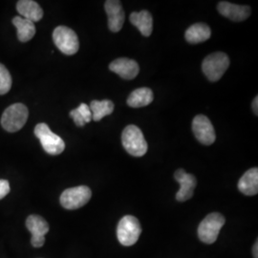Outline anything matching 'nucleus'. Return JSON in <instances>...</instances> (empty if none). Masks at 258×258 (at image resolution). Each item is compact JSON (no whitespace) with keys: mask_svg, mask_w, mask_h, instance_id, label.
<instances>
[{"mask_svg":"<svg viewBox=\"0 0 258 258\" xmlns=\"http://www.w3.org/2000/svg\"><path fill=\"white\" fill-rule=\"evenodd\" d=\"M121 143L124 149L134 157L144 156L148 152V143L142 130L134 124L127 125L121 134Z\"/></svg>","mask_w":258,"mask_h":258,"instance_id":"f257e3e1","label":"nucleus"},{"mask_svg":"<svg viewBox=\"0 0 258 258\" xmlns=\"http://www.w3.org/2000/svg\"><path fill=\"white\" fill-rule=\"evenodd\" d=\"M226 223L221 213L212 212L206 216L198 227V236L205 244H213L219 235V232Z\"/></svg>","mask_w":258,"mask_h":258,"instance_id":"f03ea898","label":"nucleus"},{"mask_svg":"<svg viewBox=\"0 0 258 258\" xmlns=\"http://www.w3.org/2000/svg\"><path fill=\"white\" fill-rule=\"evenodd\" d=\"M29 111L22 103H15L4 111L1 124L6 131L14 133L22 128L28 120Z\"/></svg>","mask_w":258,"mask_h":258,"instance_id":"7ed1b4c3","label":"nucleus"},{"mask_svg":"<svg viewBox=\"0 0 258 258\" xmlns=\"http://www.w3.org/2000/svg\"><path fill=\"white\" fill-rule=\"evenodd\" d=\"M230 66V58L227 54L216 52L204 59L202 69L204 74L211 82H218Z\"/></svg>","mask_w":258,"mask_h":258,"instance_id":"20e7f679","label":"nucleus"},{"mask_svg":"<svg viewBox=\"0 0 258 258\" xmlns=\"http://www.w3.org/2000/svg\"><path fill=\"white\" fill-rule=\"evenodd\" d=\"M35 135L40 141L43 149L50 155H59L65 149L63 140L51 131L46 123H38L35 128Z\"/></svg>","mask_w":258,"mask_h":258,"instance_id":"39448f33","label":"nucleus"},{"mask_svg":"<svg viewBox=\"0 0 258 258\" xmlns=\"http://www.w3.org/2000/svg\"><path fill=\"white\" fill-rule=\"evenodd\" d=\"M142 228L138 219L132 215L122 217L119 222L117 229V236L121 245L132 246L136 244L140 238Z\"/></svg>","mask_w":258,"mask_h":258,"instance_id":"423d86ee","label":"nucleus"},{"mask_svg":"<svg viewBox=\"0 0 258 258\" xmlns=\"http://www.w3.org/2000/svg\"><path fill=\"white\" fill-rule=\"evenodd\" d=\"M91 189L86 185H80L65 189L60 195V204L66 210H78L91 199Z\"/></svg>","mask_w":258,"mask_h":258,"instance_id":"0eeeda50","label":"nucleus"},{"mask_svg":"<svg viewBox=\"0 0 258 258\" xmlns=\"http://www.w3.org/2000/svg\"><path fill=\"white\" fill-rule=\"evenodd\" d=\"M53 39L55 46L65 55H75L80 48L77 34L70 28L58 26L53 32Z\"/></svg>","mask_w":258,"mask_h":258,"instance_id":"6e6552de","label":"nucleus"},{"mask_svg":"<svg viewBox=\"0 0 258 258\" xmlns=\"http://www.w3.org/2000/svg\"><path fill=\"white\" fill-rule=\"evenodd\" d=\"M192 131L195 138L205 146H211L216 140V134L212 121L205 115H198L194 118Z\"/></svg>","mask_w":258,"mask_h":258,"instance_id":"1a4fd4ad","label":"nucleus"},{"mask_svg":"<svg viewBox=\"0 0 258 258\" xmlns=\"http://www.w3.org/2000/svg\"><path fill=\"white\" fill-rule=\"evenodd\" d=\"M26 227L32 234L33 247L40 248L45 243V234L49 231V225L39 215H30L26 220Z\"/></svg>","mask_w":258,"mask_h":258,"instance_id":"9d476101","label":"nucleus"},{"mask_svg":"<svg viewBox=\"0 0 258 258\" xmlns=\"http://www.w3.org/2000/svg\"><path fill=\"white\" fill-rule=\"evenodd\" d=\"M175 180L180 184L181 187L176 194V199L179 202H184L189 200L194 194V188L197 184L196 178L192 174H188L184 169L180 168L175 171Z\"/></svg>","mask_w":258,"mask_h":258,"instance_id":"9b49d317","label":"nucleus"},{"mask_svg":"<svg viewBox=\"0 0 258 258\" xmlns=\"http://www.w3.org/2000/svg\"><path fill=\"white\" fill-rule=\"evenodd\" d=\"M104 9L108 18V27L111 32L117 33L120 31L124 23V11L120 1L107 0L104 4Z\"/></svg>","mask_w":258,"mask_h":258,"instance_id":"f8f14e48","label":"nucleus"},{"mask_svg":"<svg viewBox=\"0 0 258 258\" xmlns=\"http://www.w3.org/2000/svg\"><path fill=\"white\" fill-rule=\"evenodd\" d=\"M109 69L124 80H133L140 72L137 61L129 59L127 57H120L113 60L109 64Z\"/></svg>","mask_w":258,"mask_h":258,"instance_id":"ddd939ff","label":"nucleus"},{"mask_svg":"<svg viewBox=\"0 0 258 258\" xmlns=\"http://www.w3.org/2000/svg\"><path fill=\"white\" fill-rule=\"evenodd\" d=\"M218 12L227 19H231L232 21H243L248 19L250 15V8L249 6H241L232 4L227 1H222L217 6Z\"/></svg>","mask_w":258,"mask_h":258,"instance_id":"4468645a","label":"nucleus"},{"mask_svg":"<svg viewBox=\"0 0 258 258\" xmlns=\"http://www.w3.org/2000/svg\"><path fill=\"white\" fill-rule=\"evenodd\" d=\"M130 22L136 26L144 37H149L153 30V19L148 11L134 12L129 17Z\"/></svg>","mask_w":258,"mask_h":258,"instance_id":"2eb2a0df","label":"nucleus"},{"mask_svg":"<svg viewBox=\"0 0 258 258\" xmlns=\"http://www.w3.org/2000/svg\"><path fill=\"white\" fill-rule=\"evenodd\" d=\"M17 10L22 16L21 18L32 22H37L43 17V10L33 0H20L17 4Z\"/></svg>","mask_w":258,"mask_h":258,"instance_id":"dca6fc26","label":"nucleus"},{"mask_svg":"<svg viewBox=\"0 0 258 258\" xmlns=\"http://www.w3.org/2000/svg\"><path fill=\"white\" fill-rule=\"evenodd\" d=\"M238 189L247 196H253L258 194L257 167L250 168L244 173L238 182Z\"/></svg>","mask_w":258,"mask_h":258,"instance_id":"f3484780","label":"nucleus"},{"mask_svg":"<svg viewBox=\"0 0 258 258\" xmlns=\"http://www.w3.org/2000/svg\"><path fill=\"white\" fill-rule=\"evenodd\" d=\"M212 36L211 28L205 23H196L188 28L184 34L187 42L191 44H198L207 41Z\"/></svg>","mask_w":258,"mask_h":258,"instance_id":"a211bd4d","label":"nucleus"},{"mask_svg":"<svg viewBox=\"0 0 258 258\" xmlns=\"http://www.w3.org/2000/svg\"><path fill=\"white\" fill-rule=\"evenodd\" d=\"M154 100V95L151 89L148 87H142L134 90L129 95L127 104L130 107L139 108L150 104Z\"/></svg>","mask_w":258,"mask_h":258,"instance_id":"6ab92c4d","label":"nucleus"},{"mask_svg":"<svg viewBox=\"0 0 258 258\" xmlns=\"http://www.w3.org/2000/svg\"><path fill=\"white\" fill-rule=\"evenodd\" d=\"M13 23L18 30V38L21 42H27L36 35V26L34 22L23 19L21 17H16L13 19Z\"/></svg>","mask_w":258,"mask_h":258,"instance_id":"aec40b11","label":"nucleus"},{"mask_svg":"<svg viewBox=\"0 0 258 258\" xmlns=\"http://www.w3.org/2000/svg\"><path fill=\"white\" fill-rule=\"evenodd\" d=\"M114 107V103L109 100L92 101L89 106L92 113V120L95 121L102 120L105 116H108L113 113Z\"/></svg>","mask_w":258,"mask_h":258,"instance_id":"412c9836","label":"nucleus"},{"mask_svg":"<svg viewBox=\"0 0 258 258\" xmlns=\"http://www.w3.org/2000/svg\"><path fill=\"white\" fill-rule=\"evenodd\" d=\"M70 116L78 126H83L85 123L92 120V113L86 103H82L78 108L71 111Z\"/></svg>","mask_w":258,"mask_h":258,"instance_id":"4be33fe9","label":"nucleus"},{"mask_svg":"<svg viewBox=\"0 0 258 258\" xmlns=\"http://www.w3.org/2000/svg\"><path fill=\"white\" fill-rule=\"evenodd\" d=\"M12 87V77L8 69L0 63V95L9 92Z\"/></svg>","mask_w":258,"mask_h":258,"instance_id":"5701e85b","label":"nucleus"},{"mask_svg":"<svg viewBox=\"0 0 258 258\" xmlns=\"http://www.w3.org/2000/svg\"><path fill=\"white\" fill-rule=\"evenodd\" d=\"M10 192V184L7 180L0 179V200Z\"/></svg>","mask_w":258,"mask_h":258,"instance_id":"b1692460","label":"nucleus"},{"mask_svg":"<svg viewBox=\"0 0 258 258\" xmlns=\"http://www.w3.org/2000/svg\"><path fill=\"white\" fill-rule=\"evenodd\" d=\"M258 97H255L254 98V100H253V102H252V109H253V112H254V114L255 115H257L258 114Z\"/></svg>","mask_w":258,"mask_h":258,"instance_id":"393cba45","label":"nucleus"},{"mask_svg":"<svg viewBox=\"0 0 258 258\" xmlns=\"http://www.w3.org/2000/svg\"><path fill=\"white\" fill-rule=\"evenodd\" d=\"M258 243L257 241L255 242L254 246H253V249H252V253H253V257L258 258Z\"/></svg>","mask_w":258,"mask_h":258,"instance_id":"a878e982","label":"nucleus"}]
</instances>
